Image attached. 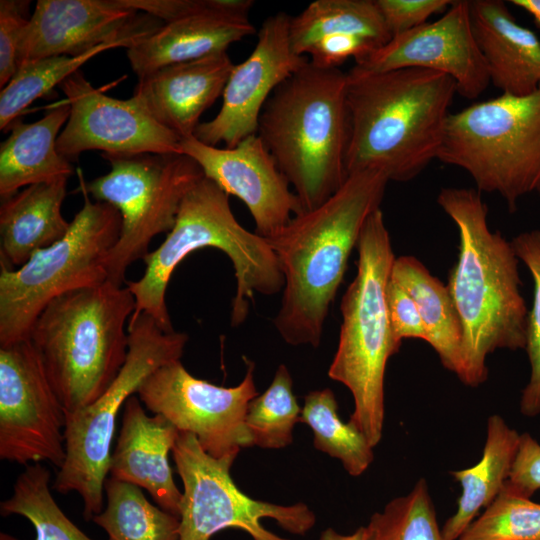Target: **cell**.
Masks as SVG:
<instances>
[{
    "instance_id": "23",
    "label": "cell",
    "mask_w": 540,
    "mask_h": 540,
    "mask_svg": "<svg viewBox=\"0 0 540 540\" xmlns=\"http://www.w3.org/2000/svg\"><path fill=\"white\" fill-rule=\"evenodd\" d=\"M475 39L490 83L502 94L526 96L540 86V39L501 0L469 1Z\"/></svg>"
},
{
    "instance_id": "41",
    "label": "cell",
    "mask_w": 540,
    "mask_h": 540,
    "mask_svg": "<svg viewBox=\"0 0 540 540\" xmlns=\"http://www.w3.org/2000/svg\"><path fill=\"white\" fill-rule=\"evenodd\" d=\"M507 483L528 498L540 489V444L529 433L520 435Z\"/></svg>"
},
{
    "instance_id": "11",
    "label": "cell",
    "mask_w": 540,
    "mask_h": 540,
    "mask_svg": "<svg viewBox=\"0 0 540 540\" xmlns=\"http://www.w3.org/2000/svg\"><path fill=\"white\" fill-rule=\"evenodd\" d=\"M111 170L81 188L95 201L114 206L121 232L106 258L107 281L123 286L127 268L143 260L152 239L173 228L186 193L204 177L185 154H106Z\"/></svg>"
},
{
    "instance_id": "5",
    "label": "cell",
    "mask_w": 540,
    "mask_h": 540,
    "mask_svg": "<svg viewBox=\"0 0 540 540\" xmlns=\"http://www.w3.org/2000/svg\"><path fill=\"white\" fill-rule=\"evenodd\" d=\"M206 247L221 250L233 264L236 293L232 299V326L245 321L256 293L273 295L284 287L278 260L267 241L237 221L229 195L204 176L184 196L165 240L143 259L142 277L126 281L136 302L132 316L144 312L164 331H174L166 305L169 280L189 254Z\"/></svg>"
},
{
    "instance_id": "13",
    "label": "cell",
    "mask_w": 540,
    "mask_h": 540,
    "mask_svg": "<svg viewBox=\"0 0 540 540\" xmlns=\"http://www.w3.org/2000/svg\"><path fill=\"white\" fill-rule=\"evenodd\" d=\"M243 380L234 387L215 385L190 374L181 360L152 372L139 386L137 395L153 414H161L180 432L193 434L202 449L215 458L238 456L253 446L245 425L248 405L258 395L253 361Z\"/></svg>"
},
{
    "instance_id": "31",
    "label": "cell",
    "mask_w": 540,
    "mask_h": 540,
    "mask_svg": "<svg viewBox=\"0 0 540 540\" xmlns=\"http://www.w3.org/2000/svg\"><path fill=\"white\" fill-rule=\"evenodd\" d=\"M50 471L40 463L25 466L12 495L1 502L2 516L19 515L34 527L35 540H93L58 506L50 489Z\"/></svg>"
},
{
    "instance_id": "7",
    "label": "cell",
    "mask_w": 540,
    "mask_h": 540,
    "mask_svg": "<svg viewBox=\"0 0 540 540\" xmlns=\"http://www.w3.org/2000/svg\"><path fill=\"white\" fill-rule=\"evenodd\" d=\"M357 273L340 304L342 323L328 376L354 400L349 421L374 448L382 439L386 365L401 343L391 328L386 287L395 256L381 209L367 218L357 245Z\"/></svg>"
},
{
    "instance_id": "28",
    "label": "cell",
    "mask_w": 540,
    "mask_h": 540,
    "mask_svg": "<svg viewBox=\"0 0 540 540\" xmlns=\"http://www.w3.org/2000/svg\"><path fill=\"white\" fill-rule=\"evenodd\" d=\"M348 35L364 37L379 48L390 41L375 0H316L291 17L290 42L300 56L321 39Z\"/></svg>"
},
{
    "instance_id": "24",
    "label": "cell",
    "mask_w": 540,
    "mask_h": 540,
    "mask_svg": "<svg viewBox=\"0 0 540 540\" xmlns=\"http://www.w3.org/2000/svg\"><path fill=\"white\" fill-rule=\"evenodd\" d=\"M68 178L27 186L2 200L0 264L14 269L61 239L70 222L61 211Z\"/></svg>"
},
{
    "instance_id": "30",
    "label": "cell",
    "mask_w": 540,
    "mask_h": 540,
    "mask_svg": "<svg viewBox=\"0 0 540 540\" xmlns=\"http://www.w3.org/2000/svg\"><path fill=\"white\" fill-rule=\"evenodd\" d=\"M300 422L313 431L315 449L338 459L351 476L362 475L374 459L373 447L350 421L338 415V403L330 388L314 390L304 398Z\"/></svg>"
},
{
    "instance_id": "1",
    "label": "cell",
    "mask_w": 540,
    "mask_h": 540,
    "mask_svg": "<svg viewBox=\"0 0 540 540\" xmlns=\"http://www.w3.org/2000/svg\"><path fill=\"white\" fill-rule=\"evenodd\" d=\"M388 182L378 170L353 172L324 203L293 216L265 239L284 277L273 323L286 343L319 346L349 256L367 218L380 208Z\"/></svg>"
},
{
    "instance_id": "36",
    "label": "cell",
    "mask_w": 540,
    "mask_h": 540,
    "mask_svg": "<svg viewBox=\"0 0 540 540\" xmlns=\"http://www.w3.org/2000/svg\"><path fill=\"white\" fill-rule=\"evenodd\" d=\"M512 245L518 259L529 269L534 281L532 309L528 314L526 346L531 375L520 400V411L528 417L540 414V230L517 235Z\"/></svg>"
},
{
    "instance_id": "15",
    "label": "cell",
    "mask_w": 540,
    "mask_h": 540,
    "mask_svg": "<svg viewBox=\"0 0 540 540\" xmlns=\"http://www.w3.org/2000/svg\"><path fill=\"white\" fill-rule=\"evenodd\" d=\"M70 106L57 139L59 153L69 160L89 150L106 154H182L181 137L158 123L134 96L122 100L105 95L76 71L60 85Z\"/></svg>"
},
{
    "instance_id": "12",
    "label": "cell",
    "mask_w": 540,
    "mask_h": 540,
    "mask_svg": "<svg viewBox=\"0 0 540 540\" xmlns=\"http://www.w3.org/2000/svg\"><path fill=\"white\" fill-rule=\"evenodd\" d=\"M172 455L183 483L179 540H210L227 528L243 530L252 540H290L265 529L261 521L271 518L295 535H305L316 523L305 503L279 505L247 496L230 474L237 456L212 457L191 433L180 432Z\"/></svg>"
},
{
    "instance_id": "26",
    "label": "cell",
    "mask_w": 540,
    "mask_h": 540,
    "mask_svg": "<svg viewBox=\"0 0 540 540\" xmlns=\"http://www.w3.org/2000/svg\"><path fill=\"white\" fill-rule=\"evenodd\" d=\"M520 435L501 416L488 418L481 460L470 468L450 472L462 491L456 512L442 527L444 540H457L480 510L501 492L517 453Z\"/></svg>"
},
{
    "instance_id": "18",
    "label": "cell",
    "mask_w": 540,
    "mask_h": 540,
    "mask_svg": "<svg viewBox=\"0 0 540 540\" xmlns=\"http://www.w3.org/2000/svg\"><path fill=\"white\" fill-rule=\"evenodd\" d=\"M421 68L450 76L458 94L478 98L490 76L472 29L469 1H453L433 22L393 36L388 43L356 63L351 74Z\"/></svg>"
},
{
    "instance_id": "20",
    "label": "cell",
    "mask_w": 540,
    "mask_h": 540,
    "mask_svg": "<svg viewBox=\"0 0 540 540\" xmlns=\"http://www.w3.org/2000/svg\"><path fill=\"white\" fill-rule=\"evenodd\" d=\"M179 434L165 416L147 415L140 399L133 395L123 406L109 464V477L145 489L156 505L177 517L182 493L173 479L168 455Z\"/></svg>"
},
{
    "instance_id": "27",
    "label": "cell",
    "mask_w": 540,
    "mask_h": 540,
    "mask_svg": "<svg viewBox=\"0 0 540 540\" xmlns=\"http://www.w3.org/2000/svg\"><path fill=\"white\" fill-rule=\"evenodd\" d=\"M391 279L414 299L428 342L443 366L457 376L462 370V328L448 287L413 256L395 258Z\"/></svg>"
},
{
    "instance_id": "10",
    "label": "cell",
    "mask_w": 540,
    "mask_h": 540,
    "mask_svg": "<svg viewBox=\"0 0 540 540\" xmlns=\"http://www.w3.org/2000/svg\"><path fill=\"white\" fill-rule=\"evenodd\" d=\"M82 191L84 204L61 239L18 268L0 264V347L29 340L33 324L53 299L107 281L106 258L119 238L121 215Z\"/></svg>"
},
{
    "instance_id": "16",
    "label": "cell",
    "mask_w": 540,
    "mask_h": 540,
    "mask_svg": "<svg viewBox=\"0 0 540 540\" xmlns=\"http://www.w3.org/2000/svg\"><path fill=\"white\" fill-rule=\"evenodd\" d=\"M118 0H39L23 31L19 64L51 56H79L108 43L128 49L163 24Z\"/></svg>"
},
{
    "instance_id": "19",
    "label": "cell",
    "mask_w": 540,
    "mask_h": 540,
    "mask_svg": "<svg viewBox=\"0 0 540 540\" xmlns=\"http://www.w3.org/2000/svg\"><path fill=\"white\" fill-rule=\"evenodd\" d=\"M180 148L200 166L206 178L247 206L255 233L264 239L276 236L291 221L292 214L303 212L288 180L257 134L232 148L207 145L190 136L181 139Z\"/></svg>"
},
{
    "instance_id": "21",
    "label": "cell",
    "mask_w": 540,
    "mask_h": 540,
    "mask_svg": "<svg viewBox=\"0 0 540 540\" xmlns=\"http://www.w3.org/2000/svg\"><path fill=\"white\" fill-rule=\"evenodd\" d=\"M234 65L227 52L171 64L138 78L136 97L162 126L194 136L199 119L222 94Z\"/></svg>"
},
{
    "instance_id": "9",
    "label": "cell",
    "mask_w": 540,
    "mask_h": 540,
    "mask_svg": "<svg viewBox=\"0 0 540 540\" xmlns=\"http://www.w3.org/2000/svg\"><path fill=\"white\" fill-rule=\"evenodd\" d=\"M126 362L108 389L93 403L66 414V458L52 489L77 492L86 521L104 509V486L118 414L127 399L159 367L180 360L188 342L184 332L164 331L148 314L131 316Z\"/></svg>"
},
{
    "instance_id": "22",
    "label": "cell",
    "mask_w": 540,
    "mask_h": 540,
    "mask_svg": "<svg viewBox=\"0 0 540 540\" xmlns=\"http://www.w3.org/2000/svg\"><path fill=\"white\" fill-rule=\"evenodd\" d=\"M248 12L213 10L166 22L127 49L130 66L141 78L171 64L227 52L232 43L255 33Z\"/></svg>"
},
{
    "instance_id": "35",
    "label": "cell",
    "mask_w": 540,
    "mask_h": 540,
    "mask_svg": "<svg viewBox=\"0 0 540 540\" xmlns=\"http://www.w3.org/2000/svg\"><path fill=\"white\" fill-rule=\"evenodd\" d=\"M457 540H540V504L506 481L498 496Z\"/></svg>"
},
{
    "instance_id": "2",
    "label": "cell",
    "mask_w": 540,
    "mask_h": 540,
    "mask_svg": "<svg viewBox=\"0 0 540 540\" xmlns=\"http://www.w3.org/2000/svg\"><path fill=\"white\" fill-rule=\"evenodd\" d=\"M437 202L459 232L458 258L447 285L462 328L458 377L478 386L488 377L490 353L526 346L529 312L520 291L518 257L512 243L490 231L478 190L443 188Z\"/></svg>"
},
{
    "instance_id": "3",
    "label": "cell",
    "mask_w": 540,
    "mask_h": 540,
    "mask_svg": "<svg viewBox=\"0 0 540 540\" xmlns=\"http://www.w3.org/2000/svg\"><path fill=\"white\" fill-rule=\"evenodd\" d=\"M347 77L348 174L374 169L389 181L414 179L438 157L455 81L421 68Z\"/></svg>"
},
{
    "instance_id": "4",
    "label": "cell",
    "mask_w": 540,
    "mask_h": 540,
    "mask_svg": "<svg viewBox=\"0 0 540 540\" xmlns=\"http://www.w3.org/2000/svg\"><path fill=\"white\" fill-rule=\"evenodd\" d=\"M347 73L309 60L273 91L257 135L293 186L303 212L330 198L349 174Z\"/></svg>"
},
{
    "instance_id": "43",
    "label": "cell",
    "mask_w": 540,
    "mask_h": 540,
    "mask_svg": "<svg viewBox=\"0 0 540 540\" xmlns=\"http://www.w3.org/2000/svg\"><path fill=\"white\" fill-rule=\"evenodd\" d=\"M510 2L530 14L534 24L540 28V0H512Z\"/></svg>"
},
{
    "instance_id": "42",
    "label": "cell",
    "mask_w": 540,
    "mask_h": 540,
    "mask_svg": "<svg viewBox=\"0 0 540 540\" xmlns=\"http://www.w3.org/2000/svg\"><path fill=\"white\" fill-rule=\"evenodd\" d=\"M318 540H367L365 526H361L351 534H341L333 528L323 530Z\"/></svg>"
},
{
    "instance_id": "29",
    "label": "cell",
    "mask_w": 540,
    "mask_h": 540,
    "mask_svg": "<svg viewBox=\"0 0 540 540\" xmlns=\"http://www.w3.org/2000/svg\"><path fill=\"white\" fill-rule=\"evenodd\" d=\"M106 506L92 521L109 540H179V517L152 504L140 487L107 478Z\"/></svg>"
},
{
    "instance_id": "40",
    "label": "cell",
    "mask_w": 540,
    "mask_h": 540,
    "mask_svg": "<svg viewBox=\"0 0 540 540\" xmlns=\"http://www.w3.org/2000/svg\"><path fill=\"white\" fill-rule=\"evenodd\" d=\"M386 303L392 331L395 338L427 340L426 331L418 307L412 296L390 278L386 287Z\"/></svg>"
},
{
    "instance_id": "33",
    "label": "cell",
    "mask_w": 540,
    "mask_h": 540,
    "mask_svg": "<svg viewBox=\"0 0 540 540\" xmlns=\"http://www.w3.org/2000/svg\"><path fill=\"white\" fill-rule=\"evenodd\" d=\"M301 407L293 393V381L286 365L278 366L270 386L248 405L245 425L252 445L282 449L293 442L300 423Z\"/></svg>"
},
{
    "instance_id": "6",
    "label": "cell",
    "mask_w": 540,
    "mask_h": 540,
    "mask_svg": "<svg viewBox=\"0 0 540 540\" xmlns=\"http://www.w3.org/2000/svg\"><path fill=\"white\" fill-rule=\"evenodd\" d=\"M135 308L127 286L106 281L53 299L38 316L29 339L66 414L93 403L119 374Z\"/></svg>"
},
{
    "instance_id": "32",
    "label": "cell",
    "mask_w": 540,
    "mask_h": 540,
    "mask_svg": "<svg viewBox=\"0 0 540 540\" xmlns=\"http://www.w3.org/2000/svg\"><path fill=\"white\" fill-rule=\"evenodd\" d=\"M125 47L108 43L79 56H51L19 64L12 79L0 93V129L11 127L13 121L36 99L48 94L56 85L80 70L84 63L101 52Z\"/></svg>"
},
{
    "instance_id": "34",
    "label": "cell",
    "mask_w": 540,
    "mask_h": 540,
    "mask_svg": "<svg viewBox=\"0 0 540 540\" xmlns=\"http://www.w3.org/2000/svg\"><path fill=\"white\" fill-rule=\"evenodd\" d=\"M367 540H444L425 479L388 502L365 526Z\"/></svg>"
},
{
    "instance_id": "38",
    "label": "cell",
    "mask_w": 540,
    "mask_h": 540,
    "mask_svg": "<svg viewBox=\"0 0 540 540\" xmlns=\"http://www.w3.org/2000/svg\"><path fill=\"white\" fill-rule=\"evenodd\" d=\"M127 8L152 15L164 23L213 10L249 11L252 0H118Z\"/></svg>"
},
{
    "instance_id": "14",
    "label": "cell",
    "mask_w": 540,
    "mask_h": 540,
    "mask_svg": "<svg viewBox=\"0 0 540 540\" xmlns=\"http://www.w3.org/2000/svg\"><path fill=\"white\" fill-rule=\"evenodd\" d=\"M65 410L29 340L0 347V459L28 466L66 458Z\"/></svg>"
},
{
    "instance_id": "8",
    "label": "cell",
    "mask_w": 540,
    "mask_h": 540,
    "mask_svg": "<svg viewBox=\"0 0 540 540\" xmlns=\"http://www.w3.org/2000/svg\"><path fill=\"white\" fill-rule=\"evenodd\" d=\"M437 159L465 170L479 192L498 193L510 212L523 196H540V86L451 113Z\"/></svg>"
},
{
    "instance_id": "25",
    "label": "cell",
    "mask_w": 540,
    "mask_h": 540,
    "mask_svg": "<svg viewBox=\"0 0 540 540\" xmlns=\"http://www.w3.org/2000/svg\"><path fill=\"white\" fill-rule=\"evenodd\" d=\"M69 115L70 106L65 99L38 121L11 125L10 135L0 146L2 200L30 185L69 179L73 167L57 149L60 129Z\"/></svg>"
},
{
    "instance_id": "17",
    "label": "cell",
    "mask_w": 540,
    "mask_h": 540,
    "mask_svg": "<svg viewBox=\"0 0 540 540\" xmlns=\"http://www.w3.org/2000/svg\"><path fill=\"white\" fill-rule=\"evenodd\" d=\"M290 21L285 12L263 21L255 48L230 73L221 109L212 120L198 125L196 139L211 146L223 142L232 148L257 134L260 114L273 91L309 60L292 49Z\"/></svg>"
},
{
    "instance_id": "37",
    "label": "cell",
    "mask_w": 540,
    "mask_h": 540,
    "mask_svg": "<svg viewBox=\"0 0 540 540\" xmlns=\"http://www.w3.org/2000/svg\"><path fill=\"white\" fill-rule=\"evenodd\" d=\"M30 1H0V87L12 79L18 69V52L30 17Z\"/></svg>"
},
{
    "instance_id": "44",
    "label": "cell",
    "mask_w": 540,
    "mask_h": 540,
    "mask_svg": "<svg viewBox=\"0 0 540 540\" xmlns=\"http://www.w3.org/2000/svg\"><path fill=\"white\" fill-rule=\"evenodd\" d=\"M0 540H20V539H18L17 537H15L13 535L8 534V533L1 532L0 533Z\"/></svg>"
},
{
    "instance_id": "39",
    "label": "cell",
    "mask_w": 540,
    "mask_h": 540,
    "mask_svg": "<svg viewBox=\"0 0 540 540\" xmlns=\"http://www.w3.org/2000/svg\"><path fill=\"white\" fill-rule=\"evenodd\" d=\"M452 2L449 0H375L392 37L427 23L432 15L447 11Z\"/></svg>"
}]
</instances>
